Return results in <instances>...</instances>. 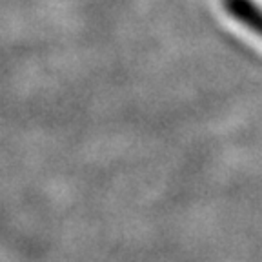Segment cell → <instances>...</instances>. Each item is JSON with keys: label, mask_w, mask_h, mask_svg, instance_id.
<instances>
[{"label": "cell", "mask_w": 262, "mask_h": 262, "mask_svg": "<svg viewBox=\"0 0 262 262\" xmlns=\"http://www.w3.org/2000/svg\"><path fill=\"white\" fill-rule=\"evenodd\" d=\"M224 8L235 20L262 37V8L253 0H224Z\"/></svg>", "instance_id": "1"}]
</instances>
